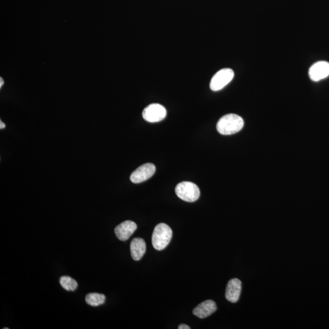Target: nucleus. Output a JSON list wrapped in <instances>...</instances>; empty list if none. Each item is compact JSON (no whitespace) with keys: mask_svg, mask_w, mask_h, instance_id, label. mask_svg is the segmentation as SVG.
<instances>
[{"mask_svg":"<svg viewBox=\"0 0 329 329\" xmlns=\"http://www.w3.org/2000/svg\"><path fill=\"white\" fill-rule=\"evenodd\" d=\"M241 292V282L240 280L233 278L229 281L226 287L225 296L226 299L230 302L235 303L240 298Z\"/></svg>","mask_w":329,"mask_h":329,"instance_id":"obj_9","label":"nucleus"},{"mask_svg":"<svg viewBox=\"0 0 329 329\" xmlns=\"http://www.w3.org/2000/svg\"><path fill=\"white\" fill-rule=\"evenodd\" d=\"M5 127H6V125H5L4 123L2 122L1 120H0V129L1 130L4 129Z\"/></svg>","mask_w":329,"mask_h":329,"instance_id":"obj_15","label":"nucleus"},{"mask_svg":"<svg viewBox=\"0 0 329 329\" xmlns=\"http://www.w3.org/2000/svg\"><path fill=\"white\" fill-rule=\"evenodd\" d=\"M173 232L171 229L164 223H160L154 228L152 235V244L156 250H163L171 240Z\"/></svg>","mask_w":329,"mask_h":329,"instance_id":"obj_2","label":"nucleus"},{"mask_svg":"<svg viewBox=\"0 0 329 329\" xmlns=\"http://www.w3.org/2000/svg\"><path fill=\"white\" fill-rule=\"evenodd\" d=\"M178 329H190L191 328H190L189 326H187L186 325H184V324H182V325H181L179 326Z\"/></svg>","mask_w":329,"mask_h":329,"instance_id":"obj_14","label":"nucleus"},{"mask_svg":"<svg viewBox=\"0 0 329 329\" xmlns=\"http://www.w3.org/2000/svg\"><path fill=\"white\" fill-rule=\"evenodd\" d=\"M243 127L242 118L238 115L230 114L220 118L217 123V130L221 134L229 135L238 132Z\"/></svg>","mask_w":329,"mask_h":329,"instance_id":"obj_1","label":"nucleus"},{"mask_svg":"<svg viewBox=\"0 0 329 329\" xmlns=\"http://www.w3.org/2000/svg\"><path fill=\"white\" fill-rule=\"evenodd\" d=\"M131 254L135 261H140L146 252V243L143 239L135 238L131 243Z\"/></svg>","mask_w":329,"mask_h":329,"instance_id":"obj_11","label":"nucleus"},{"mask_svg":"<svg viewBox=\"0 0 329 329\" xmlns=\"http://www.w3.org/2000/svg\"><path fill=\"white\" fill-rule=\"evenodd\" d=\"M165 108L159 104H151L144 109L142 116L143 119L150 123L161 122L166 117Z\"/></svg>","mask_w":329,"mask_h":329,"instance_id":"obj_5","label":"nucleus"},{"mask_svg":"<svg viewBox=\"0 0 329 329\" xmlns=\"http://www.w3.org/2000/svg\"><path fill=\"white\" fill-rule=\"evenodd\" d=\"M234 72L230 68H223L212 77L210 83V88L212 91L222 90L232 80Z\"/></svg>","mask_w":329,"mask_h":329,"instance_id":"obj_4","label":"nucleus"},{"mask_svg":"<svg viewBox=\"0 0 329 329\" xmlns=\"http://www.w3.org/2000/svg\"><path fill=\"white\" fill-rule=\"evenodd\" d=\"M3 329H8V328H3Z\"/></svg>","mask_w":329,"mask_h":329,"instance_id":"obj_17","label":"nucleus"},{"mask_svg":"<svg viewBox=\"0 0 329 329\" xmlns=\"http://www.w3.org/2000/svg\"><path fill=\"white\" fill-rule=\"evenodd\" d=\"M308 75L312 81L317 82L328 78L329 76V63L326 61H319L310 66Z\"/></svg>","mask_w":329,"mask_h":329,"instance_id":"obj_7","label":"nucleus"},{"mask_svg":"<svg viewBox=\"0 0 329 329\" xmlns=\"http://www.w3.org/2000/svg\"><path fill=\"white\" fill-rule=\"evenodd\" d=\"M4 81L2 78H0V88H1L2 86H3Z\"/></svg>","mask_w":329,"mask_h":329,"instance_id":"obj_16","label":"nucleus"},{"mask_svg":"<svg viewBox=\"0 0 329 329\" xmlns=\"http://www.w3.org/2000/svg\"><path fill=\"white\" fill-rule=\"evenodd\" d=\"M155 171L156 166L154 164L150 163L143 164L131 174V181L134 184L141 183L151 178Z\"/></svg>","mask_w":329,"mask_h":329,"instance_id":"obj_6","label":"nucleus"},{"mask_svg":"<svg viewBox=\"0 0 329 329\" xmlns=\"http://www.w3.org/2000/svg\"><path fill=\"white\" fill-rule=\"evenodd\" d=\"M137 225L132 221H125L115 228V233L120 240L126 241L137 230Z\"/></svg>","mask_w":329,"mask_h":329,"instance_id":"obj_8","label":"nucleus"},{"mask_svg":"<svg viewBox=\"0 0 329 329\" xmlns=\"http://www.w3.org/2000/svg\"><path fill=\"white\" fill-rule=\"evenodd\" d=\"M217 310L216 303L212 300H207L200 303L193 310V313L200 319L205 318L213 314Z\"/></svg>","mask_w":329,"mask_h":329,"instance_id":"obj_10","label":"nucleus"},{"mask_svg":"<svg viewBox=\"0 0 329 329\" xmlns=\"http://www.w3.org/2000/svg\"><path fill=\"white\" fill-rule=\"evenodd\" d=\"M175 192L180 199L186 202L196 201L200 197L198 187L193 182L189 181L182 182L177 184Z\"/></svg>","mask_w":329,"mask_h":329,"instance_id":"obj_3","label":"nucleus"},{"mask_svg":"<svg viewBox=\"0 0 329 329\" xmlns=\"http://www.w3.org/2000/svg\"><path fill=\"white\" fill-rule=\"evenodd\" d=\"M106 300V296L103 294L92 293L86 296V301L87 304L92 307H97L103 304Z\"/></svg>","mask_w":329,"mask_h":329,"instance_id":"obj_12","label":"nucleus"},{"mask_svg":"<svg viewBox=\"0 0 329 329\" xmlns=\"http://www.w3.org/2000/svg\"><path fill=\"white\" fill-rule=\"evenodd\" d=\"M59 282L64 289L68 292H73L78 287V283L75 280L69 276H62Z\"/></svg>","mask_w":329,"mask_h":329,"instance_id":"obj_13","label":"nucleus"}]
</instances>
